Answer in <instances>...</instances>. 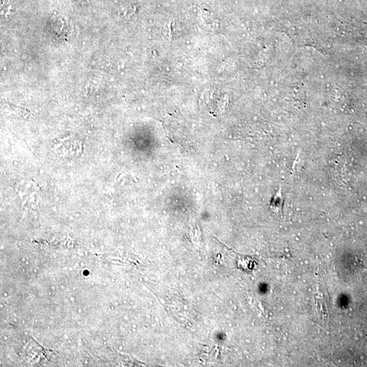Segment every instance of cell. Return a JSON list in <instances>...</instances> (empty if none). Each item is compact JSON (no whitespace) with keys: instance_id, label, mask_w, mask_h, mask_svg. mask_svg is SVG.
Returning a JSON list of instances; mask_svg holds the SVG:
<instances>
[{"instance_id":"6da1fadb","label":"cell","mask_w":367,"mask_h":367,"mask_svg":"<svg viewBox=\"0 0 367 367\" xmlns=\"http://www.w3.org/2000/svg\"><path fill=\"white\" fill-rule=\"evenodd\" d=\"M314 305L315 310V314L318 320L320 321V324L322 325H326L327 323L328 319H329V314H328L327 304L326 301L324 299L323 294L321 293H315L314 295Z\"/></svg>"},{"instance_id":"7a4b0ae2","label":"cell","mask_w":367,"mask_h":367,"mask_svg":"<svg viewBox=\"0 0 367 367\" xmlns=\"http://www.w3.org/2000/svg\"><path fill=\"white\" fill-rule=\"evenodd\" d=\"M270 205L273 210H277L278 212H282V210L283 200L282 198L281 191L280 190L279 193L276 194L271 200Z\"/></svg>"}]
</instances>
